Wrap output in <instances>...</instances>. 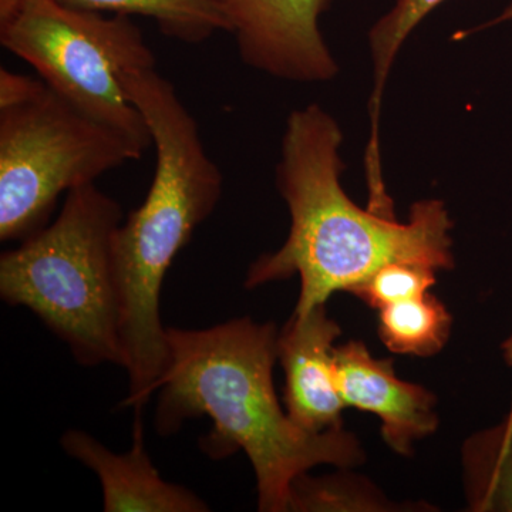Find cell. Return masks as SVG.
Returning a JSON list of instances; mask_svg holds the SVG:
<instances>
[{
  "label": "cell",
  "mask_w": 512,
  "mask_h": 512,
  "mask_svg": "<svg viewBox=\"0 0 512 512\" xmlns=\"http://www.w3.org/2000/svg\"><path fill=\"white\" fill-rule=\"evenodd\" d=\"M123 210L96 187L74 188L63 210L0 256V296L25 306L84 366H123L113 238Z\"/></svg>",
  "instance_id": "cell-4"
},
{
  "label": "cell",
  "mask_w": 512,
  "mask_h": 512,
  "mask_svg": "<svg viewBox=\"0 0 512 512\" xmlns=\"http://www.w3.org/2000/svg\"><path fill=\"white\" fill-rule=\"evenodd\" d=\"M510 20H512V3L511 5H508L507 8L503 10V12H501L500 16H497V18L491 20L487 26L500 25V23L510 22Z\"/></svg>",
  "instance_id": "cell-20"
},
{
  "label": "cell",
  "mask_w": 512,
  "mask_h": 512,
  "mask_svg": "<svg viewBox=\"0 0 512 512\" xmlns=\"http://www.w3.org/2000/svg\"><path fill=\"white\" fill-rule=\"evenodd\" d=\"M342 335L326 305L293 315L278 336V359L285 372L286 413L311 433L342 429L345 409L333 367L335 340Z\"/></svg>",
  "instance_id": "cell-9"
},
{
  "label": "cell",
  "mask_w": 512,
  "mask_h": 512,
  "mask_svg": "<svg viewBox=\"0 0 512 512\" xmlns=\"http://www.w3.org/2000/svg\"><path fill=\"white\" fill-rule=\"evenodd\" d=\"M46 83L25 74L0 69V110L12 109L35 99L45 90Z\"/></svg>",
  "instance_id": "cell-17"
},
{
  "label": "cell",
  "mask_w": 512,
  "mask_h": 512,
  "mask_svg": "<svg viewBox=\"0 0 512 512\" xmlns=\"http://www.w3.org/2000/svg\"><path fill=\"white\" fill-rule=\"evenodd\" d=\"M0 43L29 63L57 96L126 138L141 156L153 146L146 119L121 83L128 70L156 67L130 16H104L57 0H23L0 26Z\"/></svg>",
  "instance_id": "cell-5"
},
{
  "label": "cell",
  "mask_w": 512,
  "mask_h": 512,
  "mask_svg": "<svg viewBox=\"0 0 512 512\" xmlns=\"http://www.w3.org/2000/svg\"><path fill=\"white\" fill-rule=\"evenodd\" d=\"M22 3L23 0H0V26L16 15Z\"/></svg>",
  "instance_id": "cell-18"
},
{
  "label": "cell",
  "mask_w": 512,
  "mask_h": 512,
  "mask_svg": "<svg viewBox=\"0 0 512 512\" xmlns=\"http://www.w3.org/2000/svg\"><path fill=\"white\" fill-rule=\"evenodd\" d=\"M451 329L453 316L430 292L379 311V338L397 355L436 356L447 345Z\"/></svg>",
  "instance_id": "cell-14"
},
{
  "label": "cell",
  "mask_w": 512,
  "mask_h": 512,
  "mask_svg": "<svg viewBox=\"0 0 512 512\" xmlns=\"http://www.w3.org/2000/svg\"><path fill=\"white\" fill-rule=\"evenodd\" d=\"M141 157L116 131L52 89L0 110V239L25 241L45 227L63 192Z\"/></svg>",
  "instance_id": "cell-6"
},
{
  "label": "cell",
  "mask_w": 512,
  "mask_h": 512,
  "mask_svg": "<svg viewBox=\"0 0 512 512\" xmlns=\"http://www.w3.org/2000/svg\"><path fill=\"white\" fill-rule=\"evenodd\" d=\"M333 367L346 407L375 414L382 437L394 453L410 456L414 443L439 429L437 397L396 375L392 359H379L365 343L350 340L333 348Z\"/></svg>",
  "instance_id": "cell-8"
},
{
  "label": "cell",
  "mask_w": 512,
  "mask_h": 512,
  "mask_svg": "<svg viewBox=\"0 0 512 512\" xmlns=\"http://www.w3.org/2000/svg\"><path fill=\"white\" fill-rule=\"evenodd\" d=\"M436 269L413 262H393L350 291L370 308L380 309L394 303L410 301L429 293L436 285Z\"/></svg>",
  "instance_id": "cell-16"
},
{
  "label": "cell",
  "mask_w": 512,
  "mask_h": 512,
  "mask_svg": "<svg viewBox=\"0 0 512 512\" xmlns=\"http://www.w3.org/2000/svg\"><path fill=\"white\" fill-rule=\"evenodd\" d=\"M242 62L275 79L325 83L339 74L319 19L333 0H218Z\"/></svg>",
  "instance_id": "cell-7"
},
{
  "label": "cell",
  "mask_w": 512,
  "mask_h": 512,
  "mask_svg": "<svg viewBox=\"0 0 512 512\" xmlns=\"http://www.w3.org/2000/svg\"><path fill=\"white\" fill-rule=\"evenodd\" d=\"M121 83L146 119L157 154L146 200L113 238L120 342L130 383L121 407L144 410L170 360L160 316L165 275L195 229L214 212L224 177L205 150L197 121L156 67L128 70Z\"/></svg>",
  "instance_id": "cell-3"
},
{
  "label": "cell",
  "mask_w": 512,
  "mask_h": 512,
  "mask_svg": "<svg viewBox=\"0 0 512 512\" xmlns=\"http://www.w3.org/2000/svg\"><path fill=\"white\" fill-rule=\"evenodd\" d=\"M278 336L274 323L249 318L210 329L167 328L170 360L158 386V433L170 436L187 420L210 417L202 451L212 460L247 454L262 512L289 511L293 481L313 467L353 468L366 460L350 431L311 433L282 410L272 377Z\"/></svg>",
  "instance_id": "cell-2"
},
{
  "label": "cell",
  "mask_w": 512,
  "mask_h": 512,
  "mask_svg": "<svg viewBox=\"0 0 512 512\" xmlns=\"http://www.w3.org/2000/svg\"><path fill=\"white\" fill-rule=\"evenodd\" d=\"M342 468L338 474L312 477L301 474L293 481L289 511L293 512H389L404 511L365 477Z\"/></svg>",
  "instance_id": "cell-15"
},
{
  "label": "cell",
  "mask_w": 512,
  "mask_h": 512,
  "mask_svg": "<svg viewBox=\"0 0 512 512\" xmlns=\"http://www.w3.org/2000/svg\"><path fill=\"white\" fill-rule=\"evenodd\" d=\"M444 2L447 0H396L393 8L377 20L367 36L373 83L369 99L370 137L365 153L366 183L370 194L380 195L386 191V184L382 180L379 127L387 79L397 55L413 30Z\"/></svg>",
  "instance_id": "cell-11"
},
{
  "label": "cell",
  "mask_w": 512,
  "mask_h": 512,
  "mask_svg": "<svg viewBox=\"0 0 512 512\" xmlns=\"http://www.w3.org/2000/svg\"><path fill=\"white\" fill-rule=\"evenodd\" d=\"M143 410H134L133 446L114 454L89 433L69 430L62 446L99 477L106 512H207L210 507L181 485L167 483L151 463L144 440Z\"/></svg>",
  "instance_id": "cell-10"
},
{
  "label": "cell",
  "mask_w": 512,
  "mask_h": 512,
  "mask_svg": "<svg viewBox=\"0 0 512 512\" xmlns=\"http://www.w3.org/2000/svg\"><path fill=\"white\" fill-rule=\"evenodd\" d=\"M69 8L154 20L164 36L201 43L217 32H229L218 0H57Z\"/></svg>",
  "instance_id": "cell-13"
},
{
  "label": "cell",
  "mask_w": 512,
  "mask_h": 512,
  "mask_svg": "<svg viewBox=\"0 0 512 512\" xmlns=\"http://www.w3.org/2000/svg\"><path fill=\"white\" fill-rule=\"evenodd\" d=\"M461 473L468 511L512 512V407L464 441Z\"/></svg>",
  "instance_id": "cell-12"
},
{
  "label": "cell",
  "mask_w": 512,
  "mask_h": 512,
  "mask_svg": "<svg viewBox=\"0 0 512 512\" xmlns=\"http://www.w3.org/2000/svg\"><path fill=\"white\" fill-rule=\"evenodd\" d=\"M501 352H503L504 362L512 367V332L505 338L504 342L501 343Z\"/></svg>",
  "instance_id": "cell-19"
},
{
  "label": "cell",
  "mask_w": 512,
  "mask_h": 512,
  "mask_svg": "<svg viewBox=\"0 0 512 512\" xmlns=\"http://www.w3.org/2000/svg\"><path fill=\"white\" fill-rule=\"evenodd\" d=\"M343 133L319 104L293 110L286 120L276 188L288 205L291 228L278 251L249 266L245 288L298 276L293 315L350 292L377 269L413 262L436 271L454 268L453 220L443 201L414 202L407 222L360 208L342 187Z\"/></svg>",
  "instance_id": "cell-1"
}]
</instances>
